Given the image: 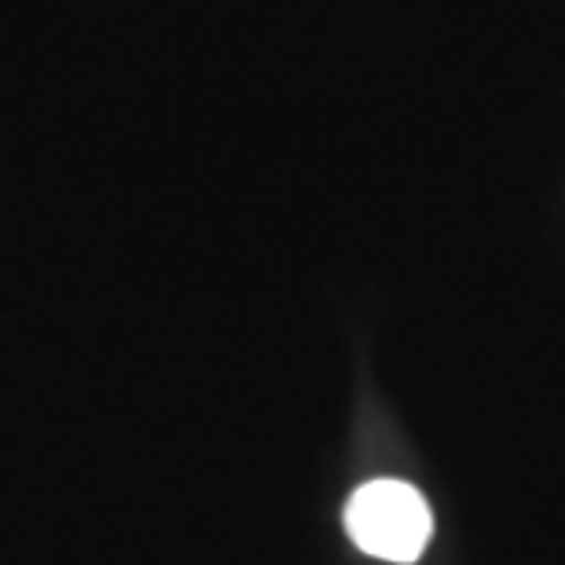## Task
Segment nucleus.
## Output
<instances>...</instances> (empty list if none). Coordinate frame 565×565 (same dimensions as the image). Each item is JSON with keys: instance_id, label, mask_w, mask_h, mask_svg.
I'll return each mask as SVG.
<instances>
[{"instance_id": "1", "label": "nucleus", "mask_w": 565, "mask_h": 565, "mask_svg": "<svg viewBox=\"0 0 565 565\" xmlns=\"http://www.w3.org/2000/svg\"><path fill=\"white\" fill-rule=\"evenodd\" d=\"M353 544L382 562H415L429 540V507L404 481H371L345 507Z\"/></svg>"}]
</instances>
